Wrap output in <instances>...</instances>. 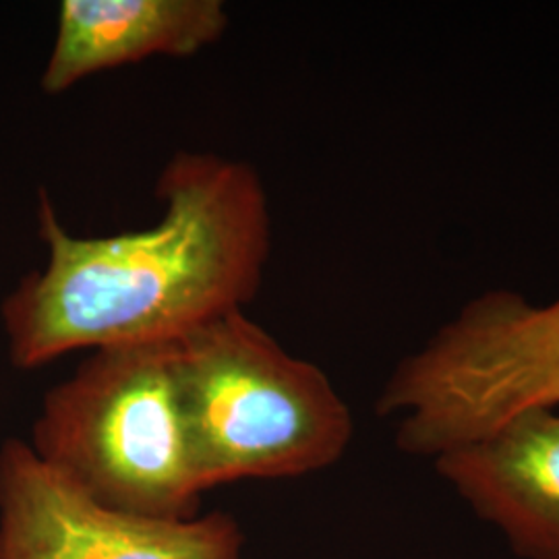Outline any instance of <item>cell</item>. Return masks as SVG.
I'll use <instances>...</instances> for the list:
<instances>
[{
    "instance_id": "277c9868",
    "label": "cell",
    "mask_w": 559,
    "mask_h": 559,
    "mask_svg": "<svg viewBox=\"0 0 559 559\" xmlns=\"http://www.w3.org/2000/svg\"><path fill=\"white\" fill-rule=\"evenodd\" d=\"M559 408V297L493 288L464 302L381 388L404 454L436 459L528 411Z\"/></svg>"
},
{
    "instance_id": "52a82bcc",
    "label": "cell",
    "mask_w": 559,
    "mask_h": 559,
    "mask_svg": "<svg viewBox=\"0 0 559 559\" xmlns=\"http://www.w3.org/2000/svg\"><path fill=\"white\" fill-rule=\"evenodd\" d=\"M230 25L222 0H62L40 87L59 96L127 64L191 59Z\"/></svg>"
},
{
    "instance_id": "7a4b0ae2",
    "label": "cell",
    "mask_w": 559,
    "mask_h": 559,
    "mask_svg": "<svg viewBox=\"0 0 559 559\" xmlns=\"http://www.w3.org/2000/svg\"><path fill=\"white\" fill-rule=\"evenodd\" d=\"M177 381L205 491L320 473L353 441L350 408L330 378L245 311L180 340Z\"/></svg>"
},
{
    "instance_id": "6da1fadb",
    "label": "cell",
    "mask_w": 559,
    "mask_h": 559,
    "mask_svg": "<svg viewBox=\"0 0 559 559\" xmlns=\"http://www.w3.org/2000/svg\"><path fill=\"white\" fill-rule=\"evenodd\" d=\"M160 221L71 235L41 191V270L2 300L9 359L38 369L71 353L179 344L260 295L272 216L260 173L214 152H177L156 180Z\"/></svg>"
},
{
    "instance_id": "5b68a950",
    "label": "cell",
    "mask_w": 559,
    "mask_h": 559,
    "mask_svg": "<svg viewBox=\"0 0 559 559\" xmlns=\"http://www.w3.org/2000/svg\"><path fill=\"white\" fill-rule=\"evenodd\" d=\"M230 514L162 520L106 508L32 450L0 445V559H240Z\"/></svg>"
},
{
    "instance_id": "8992f818",
    "label": "cell",
    "mask_w": 559,
    "mask_h": 559,
    "mask_svg": "<svg viewBox=\"0 0 559 559\" xmlns=\"http://www.w3.org/2000/svg\"><path fill=\"white\" fill-rule=\"evenodd\" d=\"M436 471L524 559H559V408L438 454Z\"/></svg>"
},
{
    "instance_id": "3957f363",
    "label": "cell",
    "mask_w": 559,
    "mask_h": 559,
    "mask_svg": "<svg viewBox=\"0 0 559 559\" xmlns=\"http://www.w3.org/2000/svg\"><path fill=\"white\" fill-rule=\"evenodd\" d=\"M32 450L106 508L200 514L205 487L180 406L177 344L94 350L41 400Z\"/></svg>"
}]
</instances>
